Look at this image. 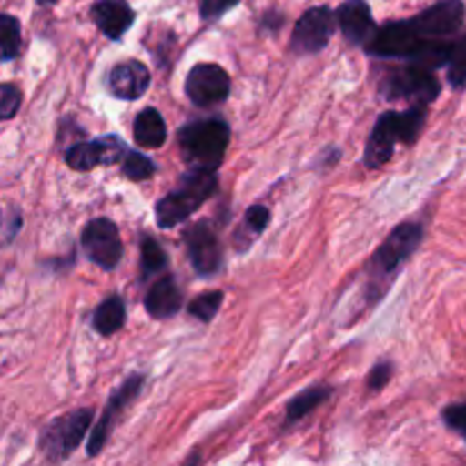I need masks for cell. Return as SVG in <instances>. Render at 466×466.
<instances>
[{"label": "cell", "instance_id": "9", "mask_svg": "<svg viewBox=\"0 0 466 466\" xmlns=\"http://www.w3.org/2000/svg\"><path fill=\"white\" fill-rule=\"evenodd\" d=\"M410 21L426 39H451L464 30L466 5L464 0H440Z\"/></svg>", "mask_w": 466, "mask_h": 466}, {"label": "cell", "instance_id": "6", "mask_svg": "<svg viewBox=\"0 0 466 466\" xmlns=\"http://www.w3.org/2000/svg\"><path fill=\"white\" fill-rule=\"evenodd\" d=\"M440 94L441 85L437 80L435 71L414 66V64L399 68V71H394L382 82V96L385 98L408 100L410 105H426V107H431V103H435Z\"/></svg>", "mask_w": 466, "mask_h": 466}, {"label": "cell", "instance_id": "5", "mask_svg": "<svg viewBox=\"0 0 466 466\" xmlns=\"http://www.w3.org/2000/svg\"><path fill=\"white\" fill-rule=\"evenodd\" d=\"M91 421H94V410L89 408L76 410V412L53 419V421L41 431V453H44L50 462H62V460H66L68 455L82 444Z\"/></svg>", "mask_w": 466, "mask_h": 466}, {"label": "cell", "instance_id": "19", "mask_svg": "<svg viewBox=\"0 0 466 466\" xmlns=\"http://www.w3.org/2000/svg\"><path fill=\"white\" fill-rule=\"evenodd\" d=\"M126 326V303L121 296H109L96 308L94 328L98 335L112 337Z\"/></svg>", "mask_w": 466, "mask_h": 466}, {"label": "cell", "instance_id": "1", "mask_svg": "<svg viewBox=\"0 0 466 466\" xmlns=\"http://www.w3.org/2000/svg\"><path fill=\"white\" fill-rule=\"evenodd\" d=\"M426 105H410L405 112H385L373 126L364 148V167L380 168L394 155L396 144H414L426 126Z\"/></svg>", "mask_w": 466, "mask_h": 466}, {"label": "cell", "instance_id": "10", "mask_svg": "<svg viewBox=\"0 0 466 466\" xmlns=\"http://www.w3.org/2000/svg\"><path fill=\"white\" fill-rule=\"evenodd\" d=\"M230 76L218 64H196L185 82L189 100L198 107H214L230 96Z\"/></svg>", "mask_w": 466, "mask_h": 466}, {"label": "cell", "instance_id": "29", "mask_svg": "<svg viewBox=\"0 0 466 466\" xmlns=\"http://www.w3.org/2000/svg\"><path fill=\"white\" fill-rule=\"evenodd\" d=\"M391 373H394V364L391 362H378L376 367L371 369V373H369V390L371 391H380L385 390L387 382L391 380Z\"/></svg>", "mask_w": 466, "mask_h": 466}, {"label": "cell", "instance_id": "2", "mask_svg": "<svg viewBox=\"0 0 466 466\" xmlns=\"http://www.w3.org/2000/svg\"><path fill=\"white\" fill-rule=\"evenodd\" d=\"M217 187V168L191 167V171H187L182 176L177 189L164 196L157 203V208H155V212H157V226L168 230V228H176L177 223H185L200 205L212 198Z\"/></svg>", "mask_w": 466, "mask_h": 466}, {"label": "cell", "instance_id": "27", "mask_svg": "<svg viewBox=\"0 0 466 466\" xmlns=\"http://www.w3.org/2000/svg\"><path fill=\"white\" fill-rule=\"evenodd\" d=\"M441 419L446 426L466 441V403H453L441 410Z\"/></svg>", "mask_w": 466, "mask_h": 466}, {"label": "cell", "instance_id": "17", "mask_svg": "<svg viewBox=\"0 0 466 466\" xmlns=\"http://www.w3.org/2000/svg\"><path fill=\"white\" fill-rule=\"evenodd\" d=\"M182 308V291L177 287L176 278L164 276L155 282L146 294V312L153 319L167 321L173 319Z\"/></svg>", "mask_w": 466, "mask_h": 466}, {"label": "cell", "instance_id": "7", "mask_svg": "<svg viewBox=\"0 0 466 466\" xmlns=\"http://www.w3.org/2000/svg\"><path fill=\"white\" fill-rule=\"evenodd\" d=\"M82 250L96 267L114 271L123 258V241L116 223L103 217L91 218L82 230Z\"/></svg>", "mask_w": 466, "mask_h": 466}, {"label": "cell", "instance_id": "15", "mask_svg": "<svg viewBox=\"0 0 466 466\" xmlns=\"http://www.w3.org/2000/svg\"><path fill=\"white\" fill-rule=\"evenodd\" d=\"M150 85V71L146 64L137 62V59H126L112 66L107 76V89L112 96L121 100H137L148 91Z\"/></svg>", "mask_w": 466, "mask_h": 466}, {"label": "cell", "instance_id": "12", "mask_svg": "<svg viewBox=\"0 0 466 466\" xmlns=\"http://www.w3.org/2000/svg\"><path fill=\"white\" fill-rule=\"evenodd\" d=\"M126 144L118 135H105L94 141H80L66 150L64 159L73 171H91L96 167H112L126 155Z\"/></svg>", "mask_w": 466, "mask_h": 466}, {"label": "cell", "instance_id": "30", "mask_svg": "<svg viewBox=\"0 0 466 466\" xmlns=\"http://www.w3.org/2000/svg\"><path fill=\"white\" fill-rule=\"evenodd\" d=\"M36 3H39V5H55L57 0H36Z\"/></svg>", "mask_w": 466, "mask_h": 466}, {"label": "cell", "instance_id": "14", "mask_svg": "<svg viewBox=\"0 0 466 466\" xmlns=\"http://www.w3.org/2000/svg\"><path fill=\"white\" fill-rule=\"evenodd\" d=\"M335 18L341 35H344L346 41L353 46L367 44L378 27L376 21H373L371 7L367 5V0H346V3H341L339 9L335 12Z\"/></svg>", "mask_w": 466, "mask_h": 466}, {"label": "cell", "instance_id": "24", "mask_svg": "<svg viewBox=\"0 0 466 466\" xmlns=\"http://www.w3.org/2000/svg\"><path fill=\"white\" fill-rule=\"evenodd\" d=\"M157 173V164L150 157H146L139 150H126V157H123V176L132 182L150 180V177Z\"/></svg>", "mask_w": 466, "mask_h": 466}, {"label": "cell", "instance_id": "20", "mask_svg": "<svg viewBox=\"0 0 466 466\" xmlns=\"http://www.w3.org/2000/svg\"><path fill=\"white\" fill-rule=\"evenodd\" d=\"M268 221H271V212H268L264 205H253V208L246 212L244 221H241V226L237 228L235 232L237 250H239V253L248 250L250 246L255 244V239L267 230Z\"/></svg>", "mask_w": 466, "mask_h": 466}, {"label": "cell", "instance_id": "4", "mask_svg": "<svg viewBox=\"0 0 466 466\" xmlns=\"http://www.w3.org/2000/svg\"><path fill=\"white\" fill-rule=\"evenodd\" d=\"M423 230L421 223H400L399 228L390 232L385 241H382L380 248L373 253L371 262H369V273H371V287L382 285V289H387V280H390L394 273H399V268L417 253V248L421 246Z\"/></svg>", "mask_w": 466, "mask_h": 466}, {"label": "cell", "instance_id": "21", "mask_svg": "<svg viewBox=\"0 0 466 466\" xmlns=\"http://www.w3.org/2000/svg\"><path fill=\"white\" fill-rule=\"evenodd\" d=\"M330 387H312V390H305L300 391L299 396H294V399L287 403V426H291V423L300 421V419L308 417L309 412H314L323 400L330 399Z\"/></svg>", "mask_w": 466, "mask_h": 466}, {"label": "cell", "instance_id": "11", "mask_svg": "<svg viewBox=\"0 0 466 466\" xmlns=\"http://www.w3.org/2000/svg\"><path fill=\"white\" fill-rule=\"evenodd\" d=\"M144 382H146L144 373H132V376L127 378V380L123 382V385L118 387L112 396H109L107 408H105L103 417H100V421L96 423V428L91 431L89 444H86V455L96 458V455L105 449V444H107L109 435H112V431H114V423H116L118 417H121L123 410H126L127 405L137 399V394L141 391Z\"/></svg>", "mask_w": 466, "mask_h": 466}, {"label": "cell", "instance_id": "22", "mask_svg": "<svg viewBox=\"0 0 466 466\" xmlns=\"http://www.w3.org/2000/svg\"><path fill=\"white\" fill-rule=\"evenodd\" d=\"M21 53V23L12 14H0V62H12Z\"/></svg>", "mask_w": 466, "mask_h": 466}, {"label": "cell", "instance_id": "23", "mask_svg": "<svg viewBox=\"0 0 466 466\" xmlns=\"http://www.w3.org/2000/svg\"><path fill=\"white\" fill-rule=\"evenodd\" d=\"M168 267V255L157 239L150 235L141 237V276L150 278Z\"/></svg>", "mask_w": 466, "mask_h": 466}, {"label": "cell", "instance_id": "8", "mask_svg": "<svg viewBox=\"0 0 466 466\" xmlns=\"http://www.w3.org/2000/svg\"><path fill=\"white\" fill-rule=\"evenodd\" d=\"M337 18L330 7H312L299 18L291 32V50L296 55H317L330 44Z\"/></svg>", "mask_w": 466, "mask_h": 466}, {"label": "cell", "instance_id": "3", "mask_svg": "<svg viewBox=\"0 0 466 466\" xmlns=\"http://www.w3.org/2000/svg\"><path fill=\"white\" fill-rule=\"evenodd\" d=\"M182 157L191 167L218 168L230 144V126L223 118H200L177 130Z\"/></svg>", "mask_w": 466, "mask_h": 466}, {"label": "cell", "instance_id": "28", "mask_svg": "<svg viewBox=\"0 0 466 466\" xmlns=\"http://www.w3.org/2000/svg\"><path fill=\"white\" fill-rule=\"evenodd\" d=\"M239 3L241 0H200V18L203 21H218Z\"/></svg>", "mask_w": 466, "mask_h": 466}, {"label": "cell", "instance_id": "18", "mask_svg": "<svg viewBox=\"0 0 466 466\" xmlns=\"http://www.w3.org/2000/svg\"><path fill=\"white\" fill-rule=\"evenodd\" d=\"M132 135L141 148H159L167 141V121L157 109L146 107L137 114Z\"/></svg>", "mask_w": 466, "mask_h": 466}, {"label": "cell", "instance_id": "25", "mask_svg": "<svg viewBox=\"0 0 466 466\" xmlns=\"http://www.w3.org/2000/svg\"><path fill=\"white\" fill-rule=\"evenodd\" d=\"M223 303V291H205V294L196 296L189 303V314L198 321L209 323L218 314Z\"/></svg>", "mask_w": 466, "mask_h": 466}, {"label": "cell", "instance_id": "16", "mask_svg": "<svg viewBox=\"0 0 466 466\" xmlns=\"http://www.w3.org/2000/svg\"><path fill=\"white\" fill-rule=\"evenodd\" d=\"M91 21L109 41H121L135 23V9L127 0H98L91 7Z\"/></svg>", "mask_w": 466, "mask_h": 466}, {"label": "cell", "instance_id": "26", "mask_svg": "<svg viewBox=\"0 0 466 466\" xmlns=\"http://www.w3.org/2000/svg\"><path fill=\"white\" fill-rule=\"evenodd\" d=\"M23 103V94L16 85L12 82H5L0 85V121H9L18 114Z\"/></svg>", "mask_w": 466, "mask_h": 466}, {"label": "cell", "instance_id": "13", "mask_svg": "<svg viewBox=\"0 0 466 466\" xmlns=\"http://www.w3.org/2000/svg\"><path fill=\"white\" fill-rule=\"evenodd\" d=\"M185 244L187 253H189L191 267L198 276L208 278L221 268L223 264V248L218 241L217 232L212 230L208 221H200L185 230Z\"/></svg>", "mask_w": 466, "mask_h": 466}]
</instances>
